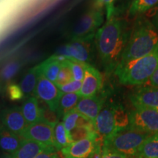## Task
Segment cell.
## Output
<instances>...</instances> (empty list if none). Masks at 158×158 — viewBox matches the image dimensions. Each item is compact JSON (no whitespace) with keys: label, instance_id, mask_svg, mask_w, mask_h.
I'll list each match as a JSON object with an SVG mask.
<instances>
[{"label":"cell","instance_id":"6da1fadb","mask_svg":"<svg viewBox=\"0 0 158 158\" xmlns=\"http://www.w3.org/2000/svg\"><path fill=\"white\" fill-rule=\"evenodd\" d=\"M127 23L116 15L106 19L95 34L96 48L107 73L114 72L119 64L129 40Z\"/></svg>","mask_w":158,"mask_h":158},{"label":"cell","instance_id":"7a4b0ae2","mask_svg":"<svg viewBox=\"0 0 158 158\" xmlns=\"http://www.w3.org/2000/svg\"><path fill=\"white\" fill-rule=\"evenodd\" d=\"M158 48V31L145 15L136 17L119 64L141 58Z\"/></svg>","mask_w":158,"mask_h":158},{"label":"cell","instance_id":"3957f363","mask_svg":"<svg viewBox=\"0 0 158 158\" xmlns=\"http://www.w3.org/2000/svg\"><path fill=\"white\" fill-rule=\"evenodd\" d=\"M158 68V48L147 56L118 64L114 70L120 84L141 86L148 82Z\"/></svg>","mask_w":158,"mask_h":158},{"label":"cell","instance_id":"277c9868","mask_svg":"<svg viewBox=\"0 0 158 158\" xmlns=\"http://www.w3.org/2000/svg\"><path fill=\"white\" fill-rule=\"evenodd\" d=\"M129 113L121 105L103 106L94 122V127L98 137L105 138L129 127Z\"/></svg>","mask_w":158,"mask_h":158},{"label":"cell","instance_id":"5b68a950","mask_svg":"<svg viewBox=\"0 0 158 158\" xmlns=\"http://www.w3.org/2000/svg\"><path fill=\"white\" fill-rule=\"evenodd\" d=\"M149 135L128 127L105 138L102 141V147L130 158H135L138 149Z\"/></svg>","mask_w":158,"mask_h":158},{"label":"cell","instance_id":"8992f818","mask_svg":"<svg viewBox=\"0 0 158 158\" xmlns=\"http://www.w3.org/2000/svg\"><path fill=\"white\" fill-rule=\"evenodd\" d=\"M129 114L130 129L148 135L158 134V109L134 107Z\"/></svg>","mask_w":158,"mask_h":158},{"label":"cell","instance_id":"52a82bcc","mask_svg":"<svg viewBox=\"0 0 158 158\" xmlns=\"http://www.w3.org/2000/svg\"><path fill=\"white\" fill-rule=\"evenodd\" d=\"M104 21L102 8L91 10L78 20L71 32L72 39H93Z\"/></svg>","mask_w":158,"mask_h":158},{"label":"cell","instance_id":"ba28073f","mask_svg":"<svg viewBox=\"0 0 158 158\" xmlns=\"http://www.w3.org/2000/svg\"><path fill=\"white\" fill-rule=\"evenodd\" d=\"M93 39H73L57 51V56L89 64L92 59L91 44Z\"/></svg>","mask_w":158,"mask_h":158},{"label":"cell","instance_id":"9c48e42d","mask_svg":"<svg viewBox=\"0 0 158 158\" xmlns=\"http://www.w3.org/2000/svg\"><path fill=\"white\" fill-rule=\"evenodd\" d=\"M102 145V141L98 136L86 138L73 142L61 152L64 158H91Z\"/></svg>","mask_w":158,"mask_h":158},{"label":"cell","instance_id":"30bf717a","mask_svg":"<svg viewBox=\"0 0 158 158\" xmlns=\"http://www.w3.org/2000/svg\"><path fill=\"white\" fill-rule=\"evenodd\" d=\"M35 94L37 98L40 99L44 102L51 110L56 113L59 99L62 93L55 83L51 81L41 75Z\"/></svg>","mask_w":158,"mask_h":158},{"label":"cell","instance_id":"8fae6325","mask_svg":"<svg viewBox=\"0 0 158 158\" xmlns=\"http://www.w3.org/2000/svg\"><path fill=\"white\" fill-rule=\"evenodd\" d=\"M54 125L40 120L27 126L21 137L39 142L48 147H54Z\"/></svg>","mask_w":158,"mask_h":158},{"label":"cell","instance_id":"7c38bea8","mask_svg":"<svg viewBox=\"0 0 158 158\" xmlns=\"http://www.w3.org/2000/svg\"><path fill=\"white\" fill-rule=\"evenodd\" d=\"M102 86V76L100 71L90 64H86L82 86L78 94L82 98L97 95Z\"/></svg>","mask_w":158,"mask_h":158},{"label":"cell","instance_id":"4fadbf2b","mask_svg":"<svg viewBox=\"0 0 158 158\" xmlns=\"http://www.w3.org/2000/svg\"><path fill=\"white\" fill-rule=\"evenodd\" d=\"M134 107H144L158 109V87L141 86L138 87L130 96Z\"/></svg>","mask_w":158,"mask_h":158},{"label":"cell","instance_id":"5bb4252c","mask_svg":"<svg viewBox=\"0 0 158 158\" xmlns=\"http://www.w3.org/2000/svg\"><path fill=\"white\" fill-rule=\"evenodd\" d=\"M1 122L6 129L20 136L28 126L21 108L17 106L4 110L1 114Z\"/></svg>","mask_w":158,"mask_h":158},{"label":"cell","instance_id":"9a60e30c","mask_svg":"<svg viewBox=\"0 0 158 158\" xmlns=\"http://www.w3.org/2000/svg\"><path fill=\"white\" fill-rule=\"evenodd\" d=\"M104 102L103 97L98 94L87 98L81 97L77 104L76 110L81 115L94 122L103 107Z\"/></svg>","mask_w":158,"mask_h":158},{"label":"cell","instance_id":"2e32d148","mask_svg":"<svg viewBox=\"0 0 158 158\" xmlns=\"http://www.w3.org/2000/svg\"><path fill=\"white\" fill-rule=\"evenodd\" d=\"M21 110L28 125L42 119V110L36 97L27 98L21 106Z\"/></svg>","mask_w":158,"mask_h":158},{"label":"cell","instance_id":"e0dca14e","mask_svg":"<svg viewBox=\"0 0 158 158\" xmlns=\"http://www.w3.org/2000/svg\"><path fill=\"white\" fill-rule=\"evenodd\" d=\"M23 138L0 124V149L5 153L13 155L19 149Z\"/></svg>","mask_w":158,"mask_h":158},{"label":"cell","instance_id":"ac0fdd59","mask_svg":"<svg viewBox=\"0 0 158 158\" xmlns=\"http://www.w3.org/2000/svg\"><path fill=\"white\" fill-rule=\"evenodd\" d=\"M48 147V146L39 142L23 138L19 148L13 154V157L14 158H35Z\"/></svg>","mask_w":158,"mask_h":158},{"label":"cell","instance_id":"d6986e66","mask_svg":"<svg viewBox=\"0 0 158 158\" xmlns=\"http://www.w3.org/2000/svg\"><path fill=\"white\" fill-rule=\"evenodd\" d=\"M39 65L31 68L23 76L20 82L19 86L22 90L24 96L32 97L35 95V90L40 77L41 76Z\"/></svg>","mask_w":158,"mask_h":158},{"label":"cell","instance_id":"ffe728a7","mask_svg":"<svg viewBox=\"0 0 158 158\" xmlns=\"http://www.w3.org/2000/svg\"><path fill=\"white\" fill-rule=\"evenodd\" d=\"M65 58L60 56H53L39 64L41 74L51 81L56 82L62 67V62Z\"/></svg>","mask_w":158,"mask_h":158},{"label":"cell","instance_id":"44dd1931","mask_svg":"<svg viewBox=\"0 0 158 158\" xmlns=\"http://www.w3.org/2000/svg\"><path fill=\"white\" fill-rule=\"evenodd\" d=\"M81 97L78 93L62 94L58 103L56 114L59 118H62L70 110L76 108Z\"/></svg>","mask_w":158,"mask_h":158},{"label":"cell","instance_id":"7402d4cb","mask_svg":"<svg viewBox=\"0 0 158 158\" xmlns=\"http://www.w3.org/2000/svg\"><path fill=\"white\" fill-rule=\"evenodd\" d=\"M135 158H158V134L149 135L138 149Z\"/></svg>","mask_w":158,"mask_h":158},{"label":"cell","instance_id":"603a6c76","mask_svg":"<svg viewBox=\"0 0 158 158\" xmlns=\"http://www.w3.org/2000/svg\"><path fill=\"white\" fill-rule=\"evenodd\" d=\"M158 4V0H132L128 15L130 17H138L144 15Z\"/></svg>","mask_w":158,"mask_h":158},{"label":"cell","instance_id":"cb8c5ba5","mask_svg":"<svg viewBox=\"0 0 158 158\" xmlns=\"http://www.w3.org/2000/svg\"><path fill=\"white\" fill-rule=\"evenodd\" d=\"M72 143L67 133L63 122H58L54 129V147L57 151H61Z\"/></svg>","mask_w":158,"mask_h":158},{"label":"cell","instance_id":"d4e9b609","mask_svg":"<svg viewBox=\"0 0 158 158\" xmlns=\"http://www.w3.org/2000/svg\"><path fill=\"white\" fill-rule=\"evenodd\" d=\"M20 69V64L17 61L7 63L0 72V87L10 81Z\"/></svg>","mask_w":158,"mask_h":158},{"label":"cell","instance_id":"484cf974","mask_svg":"<svg viewBox=\"0 0 158 158\" xmlns=\"http://www.w3.org/2000/svg\"><path fill=\"white\" fill-rule=\"evenodd\" d=\"M72 81H73V75L72 70H71L70 65H69L66 60V58H65L62 62V67H61L60 71H59V73L55 84L58 86H60L68 84Z\"/></svg>","mask_w":158,"mask_h":158},{"label":"cell","instance_id":"4316f807","mask_svg":"<svg viewBox=\"0 0 158 158\" xmlns=\"http://www.w3.org/2000/svg\"><path fill=\"white\" fill-rule=\"evenodd\" d=\"M80 116L81 114L75 108V109L70 110L68 114H65L64 117L62 118L63 124H64L68 136L70 135V132L76 127L77 122H78V120L79 117H80Z\"/></svg>","mask_w":158,"mask_h":158},{"label":"cell","instance_id":"83f0119b","mask_svg":"<svg viewBox=\"0 0 158 158\" xmlns=\"http://www.w3.org/2000/svg\"><path fill=\"white\" fill-rule=\"evenodd\" d=\"M66 60L70 65L71 70H72L73 75V80L82 81L84 77L85 67H86V64L70 59H66Z\"/></svg>","mask_w":158,"mask_h":158},{"label":"cell","instance_id":"f1b7e54d","mask_svg":"<svg viewBox=\"0 0 158 158\" xmlns=\"http://www.w3.org/2000/svg\"><path fill=\"white\" fill-rule=\"evenodd\" d=\"M6 94L8 96L10 100L12 101H16V100H21L24 94H23L22 90L19 85L16 84H8L6 86L5 89Z\"/></svg>","mask_w":158,"mask_h":158},{"label":"cell","instance_id":"f546056e","mask_svg":"<svg viewBox=\"0 0 158 158\" xmlns=\"http://www.w3.org/2000/svg\"><path fill=\"white\" fill-rule=\"evenodd\" d=\"M91 158H130L127 156L122 155V154L115 152L110 151L107 149L102 147H100L97 150L94 155Z\"/></svg>","mask_w":158,"mask_h":158},{"label":"cell","instance_id":"4dcf8cb0","mask_svg":"<svg viewBox=\"0 0 158 158\" xmlns=\"http://www.w3.org/2000/svg\"><path fill=\"white\" fill-rule=\"evenodd\" d=\"M82 86V81L73 80L68 84L59 86L62 94L79 93Z\"/></svg>","mask_w":158,"mask_h":158},{"label":"cell","instance_id":"1f68e13d","mask_svg":"<svg viewBox=\"0 0 158 158\" xmlns=\"http://www.w3.org/2000/svg\"><path fill=\"white\" fill-rule=\"evenodd\" d=\"M116 0H95V7L102 8L106 7V19L114 16V5Z\"/></svg>","mask_w":158,"mask_h":158},{"label":"cell","instance_id":"d6a6232c","mask_svg":"<svg viewBox=\"0 0 158 158\" xmlns=\"http://www.w3.org/2000/svg\"><path fill=\"white\" fill-rule=\"evenodd\" d=\"M145 14V16L151 21V23L158 31V4Z\"/></svg>","mask_w":158,"mask_h":158},{"label":"cell","instance_id":"836d02e7","mask_svg":"<svg viewBox=\"0 0 158 158\" xmlns=\"http://www.w3.org/2000/svg\"><path fill=\"white\" fill-rule=\"evenodd\" d=\"M54 147H49L40 153L35 158H59V153Z\"/></svg>","mask_w":158,"mask_h":158},{"label":"cell","instance_id":"e575fe53","mask_svg":"<svg viewBox=\"0 0 158 158\" xmlns=\"http://www.w3.org/2000/svg\"><path fill=\"white\" fill-rule=\"evenodd\" d=\"M146 84L148 85V86L158 87V68H157V70H156L155 73L152 75V76L150 78V79L148 81V82Z\"/></svg>","mask_w":158,"mask_h":158},{"label":"cell","instance_id":"d590c367","mask_svg":"<svg viewBox=\"0 0 158 158\" xmlns=\"http://www.w3.org/2000/svg\"><path fill=\"white\" fill-rule=\"evenodd\" d=\"M0 158H14V157H13V155H11V154L3 152L0 155Z\"/></svg>","mask_w":158,"mask_h":158}]
</instances>
